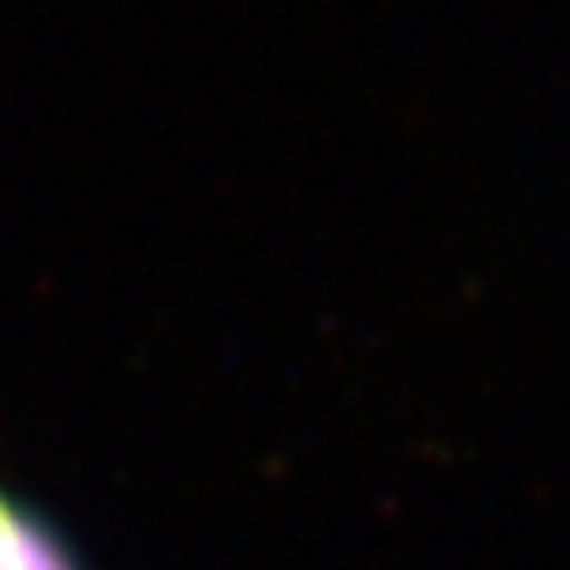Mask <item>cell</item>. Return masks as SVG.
Segmentation results:
<instances>
[{"label":"cell","instance_id":"obj_1","mask_svg":"<svg viewBox=\"0 0 570 570\" xmlns=\"http://www.w3.org/2000/svg\"><path fill=\"white\" fill-rule=\"evenodd\" d=\"M0 570H72L59 539L0 499Z\"/></svg>","mask_w":570,"mask_h":570}]
</instances>
